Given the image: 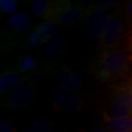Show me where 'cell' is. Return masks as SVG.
Returning <instances> with one entry per match:
<instances>
[{
    "mask_svg": "<svg viewBox=\"0 0 132 132\" xmlns=\"http://www.w3.org/2000/svg\"><path fill=\"white\" fill-rule=\"evenodd\" d=\"M0 132H13V126L8 120H2L0 122Z\"/></svg>",
    "mask_w": 132,
    "mask_h": 132,
    "instance_id": "cell-20",
    "label": "cell"
},
{
    "mask_svg": "<svg viewBox=\"0 0 132 132\" xmlns=\"http://www.w3.org/2000/svg\"><path fill=\"white\" fill-rule=\"evenodd\" d=\"M35 31L41 34L47 40H50L51 39L57 36L59 31V26L56 22L52 21H46L44 22H41L40 24L36 26Z\"/></svg>",
    "mask_w": 132,
    "mask_h": 132,
    "instance_id": "cell-12",
    "label": "cell"
},
{
    "mask_svg": "<svg viewBox=\"0 0 132 132\" xmlns=\"http://www.w3.org/2000/svg\"><path fill=\"white\" fill-rule=\"evenodd\" d=\"M48 40L42 35L41 34L34 30L33 33H31L28 36V43L31 47L34 48H38V47L41 46L42 45H46Z\"/></svg>",
    "mask_w": 132,
    "mask_h": 132,
    "instance_id": "cell-16",
    "label": "cell"
},
{
    "mask_svg": "<svg viewBox=\"0 0 132 132\" xmlns=\"http://www.w3.org/2000/svg\"><path fill=\"white\" fill-rule=\"evenodd\" d=\"M129 57L122 52H105L100 57V72L102 78L107 79L115 75H120L128 69Z\"/></svg>",
    "mask_w": 132,
    "mask_h": 132,
    "instance_id": "cell-1",
    "label": "cell"
},
{
    "mask_svg": "<svg viewBox=\"0 0 132 132\" xmlns=\"http://www.w3.org/2000/svg\"><path fill=\"white\" fill-rule=\"evenodd\" d=\"M83 15V10L79 8H69L65 10L61 15L57 17L56 22L64 23V24H70L80 20Z\"/></svg>",
    "mask_w": 132,
    "mask_h": 132,
    "instance_id": "cell-14",
    "label": "cell"
},
{
    "mask_svg": "<svg viewBox=\"0 0 132 132\" xmlns=\"http://www.w3.org/2000/svg\"><path fill=\"white\" fill-rule=\"evenodd\" d=\"M129 49H130L131 57H132V36L130 38V40H129Z\"/></svg>",
    "mask_w": 132,
    "mask_h": 132,
    "instance_id": "cell-22",
    "label": "cell"
},
{
    "mask_svg": "<svg viewBox=\"0 0 132 132\" xmlns=\"http://www.w3.org/2000/svg\"><path fill=\"white\" fill-rule=\"evenodd\" d=\"M65 47V39L63 36H56L45 45L44 52L47 57L54 59L62 53Z\"/></svg>",
    "mask_w": 132,
    "mask_h": 132,
    "instance_id": "cell-9",
    "label": "cell"
},
{
    "mask_svg": "<svg viewBox=\"0 0 132 132\" xmlns=\"http://www.w3.org/2000/svg\"><path fill=\"white\" fill-rule=\"evenodd\" d=\"M52 1H46V0H35L34 1L32 5V12L36 16H41L44 18L47 14L51 5Z\"/></svg>",
    "mask_w": 132,
    "mask_h": 132,
    "instance_id": "cell-15",
    "label": "cell"
},
{
    "mask_svg": "<svg viewBox=\"0 0 132 132\" xmlns=\"http://www.w3.org/2000/svg\"><path fill=\"white\" fill-rule=\"evenodd\" d=\"M117 1H97L94 4V10H105L107 8L112 7Z\"/></svg>",
    "mask_w": 132,
    "mask_h": 132,
    "instance_id": "cell-19",
    "label": "cell"
},
{
    "mask_svg": "<svg viewBox=\"0 0 132 132\" xmlns=\"http://www.w3.org/2000/svg\"><path fill=\"white\" fill-rule=\"evenodd\" d=\"M123 34V24L118 18H112L101 35L100 45L103 47H112L119 41Z\"/></svg>",
    "mask_w": 132,
    "mask_h": 132,
    "instance_id": "cell-5",
    "label": "cell"
},
{
    "mask_svg": "<svg viewBox=\"0 0 132 132\" xmlns=\"http://www.w3.org/2000/svg\"><path fill=\"white\" fill-rule=\"evenodd\" d=\"M128 13L132 17V1H130L128 4Z\"/></svg>",
    "mask_w": 132,
    "mask_h": 132,
    "instance_id": "cell-21",
    "label": "cell"
},
{
    "mask_svg": "<svg viewBox=\"0 0 132 132\" xmlns=\"http://www.w3.org/2000/svg\"><path fill=\"white\" fill-rule=\"evenodd\" d=\"M18 6H19V2L16 0H1L0 1V8H1L2 11L7 13V14L14 13Z\"/></svg>",
    "mask_w": 132,
    "mask_h": 132,
    "instance_id": "cell-17",
    "label": "cell"
},
{
    "mask_svg": "<svg viewBox=\"0 0 132 132\" xmlns=\"http://www.w3.org/2000/svg\"><path fill=\"white\" fill-rule=\"evenodd\" d=\"M22 81L23 78L18 73L13 71L4 72L0 77V92L7 93L10 91H14L19 88Z\"/></svg>",
    "mask_w": 132,
    "mask_h": 132,
    "instance_id": "cell-7",
    "label": "cell"
},
{
    "mask_svg": "<svg viewBox=\"0 0 132 132\" xmlns=\"http://www.w3.org/2000/svg\"><path fill=\"white\" fill-rule=\"evenodd\" d=\"M110 21V15L105 10H90L86 22V34L93 38L101 37Z\"/></svg>",
    "mask_w": 132,
    "mask_h": 132,
    "instance_id": "cell-2",
    "label": "cell"
},
{
    "mask_svg": "<svg viewBox=\"0 0 132 132\" xmlns=\"http://www.w3.org/2000/svg\"><path fill=\"white\" fill-rule=\"evenodd\" d=\"M9 24L14 29L27 30L32 25V19L27 13L17 12L10 16L9 19Z\"/></svg>",
    "mask_w": 132,
    "mask_h": 132,
    "instance_id": "cell-10",
    "label": "cell"
},
{
    "mask_svg": "<svg viewBox=\"0 0 132 132\" xmlns=\"http://www.w3.org/2000/svg\"><path fill=\"white\" fill-rule=\"evenodd\" d=\"M34 93L32 87L22 85L11 92L8 98V102L11 107L22 108L27 106L33 101Z\"/></svg>",
    "mask_w": 132,
    "mask_h": 132,
    "instance_id": "cell-6",
    "label": "cell"
},
{
    "mask_svg": "<svg viewBox=\"0 0 132 132\" xmlns=\"http://www.w3.org/2000/svg\"><path fill=\"white\" fill-rule=\"evenodd\" d=\"M77 132H85V131H84V130H79V131H77Z\"/></svg>",
    "mask_w": 132,
    "mask_h": 132,
    "instance_id": "cell-24",
    "label": "cell"
},
{
    "mask_svg": "<svg viewBox=\"0 0 132 132\" xmlns=\"http://www.w3.org/2000/svg\"><path fill=\"white\" fill-rule=\"evenodd\" d=\"M132 115V92H125L116 97L110 107V118L116 119Z\"/></svg>",
    "mask_w": 132,
    "mask_h": 132,
    "instance_id": "cell-4",
    "label": "cell"
},
{
    "mask_svg": "<svg viewBox=\"0 0 132 132\" xmlns=\"http://www.w3.org/2000/svg\"><path fill=\"white\" fill-rule=\"evenodd\" d=\"M94 132H109L107 130H105L104 128H97Z\"/></svg>",
    "mask_w": 132,
    "mask_h": 132,
    "instance_id": "cell-23",
    "label": "cell"
},
{
    "mask_svg": "<svg viewBox=\"0 0 132 132\" xmlns=\"http://www.w3.org/2000/svg\"><path fill=\"white\" fill-rule=\"evenodd\" d=\"M56 79L63 88L69 91L78 88L81 85V76L74 72H68V71L59 72L57 74Z\"/></svg>",
    "mask_w": 132,
    "mask_h": 132,
    "instance_id": "cell-8",
    "label": "cell"
},
{
    "mask_svg": "<svg viewBox=\"0 0 132 132\" xmlns=\"http://www.w3.org/2000/svg\"><path fill=\"white\" fill-rule=\"evenodd\" d=\"M36 67V62L32 57H26L22 60V64H21V70L26 71L30 69H34Z\"/></svg>",
    "mask_w": 132,
    "mask_h": 132,
    "instance_id": "cell-18",
    "label": "cell"
},
{
    "mask_svg": "<svg viewBox=\"0 0 132 132\" xmlns=\"http://www.w3.org/2000/svg\"><path fill=\"white\" fill-rule=\"evenodd\" d=\"M54 105L65 112H77L81 108V102L75 94L63 88H57L52 93Z\"/></svg>",
    "mask_w": 132,
    "mask_h": 132,
    "instance_id": "cell-3",
    "label": "cell"
},
{
    "mask_svg": "<svg viewBox=\"0 0 132 132\" xmlns=\"http://www.w3.org/2000/svg\"><path fill=\"white\" fill-rule=\"evenodd\" d=\"M53 130V123L48 118H42L31 122L24 132H52Z\"/></svg>",
    "mask_w": 132,
    "mask_h": 132,
    "instance_id": "cell-13",
    "label": "cell"
},
{
    "mask_svg": "<svg viewBox=\"0 0 132 132\" xmlns=\"http://www.w3.org/2000/svg\"><path fill=\"white\" fill-rule=\"evenodd\" d=\"M107 128L110 132H132V115L122 118L109 119Z\"/></svg>",
    "mask_w": 132,
    "mask_h": 132,
    "instance_id": "cell-11",
    "label": "cell"
}]
</instances>
